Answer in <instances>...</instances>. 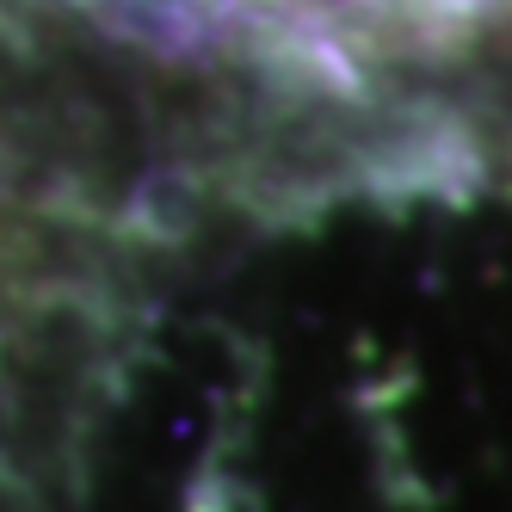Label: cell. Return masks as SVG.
Listing matches in <instances>:
<instances>
[]
</instances>
